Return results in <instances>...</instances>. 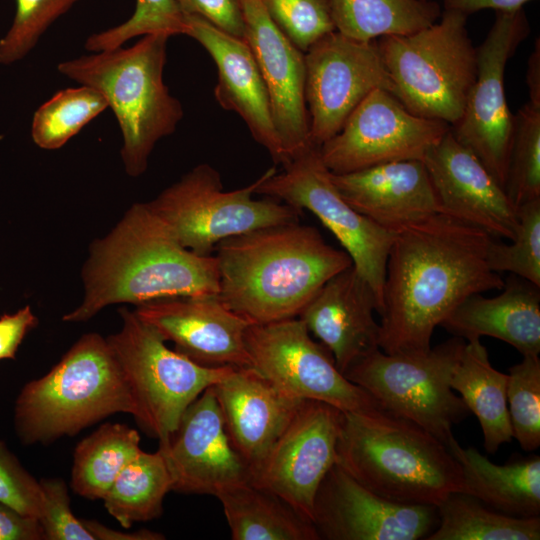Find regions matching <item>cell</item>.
I'll use <instances>...</instances> for the list:
<instances>
[{
	"instance_id": "6da1fadb",
	"label": "cell",
	"mask_w": 540,
	"mask_h": 540,
	"mask_svg": "<svg viewBox=\"0 0 540 540\" xmlns=\"http://www.w3.org/2000/svg\"><path fill=\"white\" fill-rule=\"evenodd\" d=\"M493 237L436 213L403 227L389 250L379 326L385 353H421L434 329L467 297L501 290L486 253Z\"/></svg>"
},
{
	"instance_id": "7a4b0ae2",
	"label": "cell",
	"mask_w": 540,
	"mask_h": 540,
	"mask_svg": "<svg viewBox=\"0 0 540 540\" xmlns=\"http://www.w3.org/2000/svg\"><path fill=\"white\" fill-rule=\"evenodd\" d=\"M82 280L84 298L63 321H87L116 303L137 306L219 292L216 256L184 248L147 203L133 204L106 236L91 244Z\"/></svg>"
},
{
	"instance_id": "3957f363",
	"label": "cell",
	"mask_w": 540,
	"mask_h": 540,
	"mask_svg": "<svg viewBox=\"0 0 540 540\" xmlns=\"http://www.w3.org/2000/svg\"><path fill=\"white\" fill-rule=\"evenodd\" d=\"M220 300L251 324L298 317L316 292L352 266L312 226H267L216 246Z\"/></svg>"
},
{
	"instance_id": "277c9868",
	"label": "cell",
	"mask_w": 540,
	"mask_h": 540,
	"mask_svg": "<svg viewBox=\"0 0 540 540\" xmlns=\"http://www.w3.org/2000/svg\"><path fill=\"white\" fill-rule=\"evenodd\" d=\"M377 495L438 506L463 492L461 468L445 444L386 410L343 411L336 462Z\"/></svg>"
},
{
	"instance_id": "5b68a950",
	"label": "cell",
	"mask_w": 540,
	"mask_h": 540,
	"mask_svg": "<svg viewBox=\"0 0 540 540\" xmlns=\"http://www.w3.org/2000/svg\"><path fill=\"white\" fill-rule=\"evenodd\" d=\"M169 38L147 34L131 47L92 52L57 66L65 77L105 97L121 129V158L132 177L146 171L156 143L173 134L184 115L163 80Z\"/></svg>"
},
{
	"instance_id": "8992f818",
	"label": "cell",
	"mask_w": 540,
	"mask_h": 540,
	"mask_svg": "<svg viewBox=\"0 0 540 540\" xmlns=\"http://www.w3.org/2000/svg\"><path fill=\"white\" fill-rule=\"evenodd\" d=\"M117 412L136 414L130 388L107 339L87 333L21 389L14 426L22 443H47Z\"/></svg>"
},
{
	"instance_id": "52a82bcc",
	"label": "cell",
	"mask_w": 540,
	"mask_h": 540,
	"mask_svg": "<svg viewBox=\"0 0 540 540\" xmlns=\"http://www.w3.org/2000/svg\"><path fill=\"white\" fill-rule=\"evenodd\" d=\"M467 18L444 9L426 28L376 40L394 95L411 113L450 127L461 118L477 74Z\"/></svg>"
},
{
	"instance_id": "ba28073f",
	"label": "cell",
	"mask_w": 540,
	"mask_h": 540,
	"mask_svg": "<svg viewBox=\"0 0 540 540\" xmlns=\"http://www.w3.org/2000/svg\"><path fill=\"white\" fill-rule=\"evenodd\" d=\"M466 341L452 338L421 353L388 354L376 349L344 376L368 392L387 412L406 419L443 444L470 411L450 386Z\"/></svg>"
},
{
	"instance_id": "9c48e42d",
	"label": "cell",
	"mask_w": 540,
	"mask_h": 540,
	"mask_svg": "<svg viewBox=\"0 0 540 540\" xmlns=\"http://www.w3.org/2000/svg\"><path fill=\"white\" fill-rule=\"evenodd\" d=\"M121 329L109 343L130 388L134 418L146 433L165 444L186 408L236 367H207L169 349L165 340L134 311L119 310Z\"/></svg>"
},
{
	"instance_id": "30bf717a",
	"label": "cell",
	"mask_w": 540,
	"mask_h": 540,
	"mask_svg": "<svg viewBox=\"0 0 540 540\" xmlns=\"http://www.w3.org/2000/svg\"><path fill=\"white\" fill-rule=\"evenodd\" d=\"M261 176L251 184L226 191L220 173L199 164L148 202L176 240L201 256L232 236L298 222L302 211L273 198L255 199Z\"/></svg>"
},
{
	"instance_id": "8fae6325",
	"label": "cell",
	"mask_w": 540,
	"mask_h": 540,
	"mask_svg": "<svg viewBox=\"0 0 540 540\" xmlns=\"http://www.w3.org/2000/svg\"><path fill=\"white\" fill-rule=\"evenodd\" d=\"M256 194L312 212L349 255L358 274L371 287L380 314L386 264L394 233L383 229L350 206L340 195L324 165L319 147L310 146L283 165L261 175Z\"/></svg>"
},
{
	"instance_id": "7c38bea8",
	"label": "cell",
	"mask_w": 540,
	"mask_h": 540,
	"mask_svg": "<svg viewBox=\"0 0 540 540\" xmlns=\"http://www.w3.org/2000/svg\"><path fill=\"white\" fill-rule=\"evenodd\" d=\"M245 343L250 367L294 397L322 401L341 411L382 408L343 375L331 352L312 339L299 317L251 324Z\"/></svg>"
},
{
	"instance_id": "4fadbf2b",
	"label": "cell",
	"mask_w": 540,
	"mask_h": 540,
	"mask_svg": "<svg viewBox=\"0 0 540 540\" xmlns=\"http://www.w3.org/2000/svg\"><path fill=\"white\" fill-rule=\"evenodd\" d=\"M529 34L523 8L495 13L493 25L476 48L477 74L464 111L450 127L456 140L475 154L504 189L514 130L504 75L509 59Z\"/></svg>"
},
{
	"instance_id": "5bb4252c",
	"label": "cell",
	"mask_w": 540,
	"mask_h": 540,
	"mask_svg": "<svg viewBox=\"0 0 540 540\" xmlns=\"http://www.w3.org/2000/svg\"><path fill=\"white\" fill-rule=\"evenodd\" d=\"M305 69L310 140L317 147L341 130L371 92L395 91L376 40L330 32L305 52Z\"/></svg>"
},
{
	"instance_id": "9a60e30c",
	"label": "cell",
	"mask_w": 540,
	"mask_h": 540,
	"mask_svg": "<svg viewBox=\"0 0 540 540\" xmlns=\"http://www.w3.org/2000/svg\"><path fill=\"white\" fill-rule=\"evenodd\" d=\"M450 129L411 113L391 92L376 89L349 115L341 130L319 147L333 174L403 160H422Z\"/></svg>"
},
{
	"instance_id": "2e32d148",
	"label": "cell",
	"mask_w": 540,
	"mask_h": 540,
	"mask_svg": "<svg viewBox=\"0 0 540 540\" xmlns=\"http://www.w3.org/2000/svg\"><path fill=\"white\" fill-rule=\"evenodd\" d=\"M342 413L328 403L305 399L251 470V482L281 497L313 522L316 491L336 462Z\"/></svg>"
},
{
	"instance_id": "e0dca14e",
	"label": "cell",
	"mask_w": 540,
	"mask_h": 540,
	"mask_svg": "<svg viewBox=\"0 0 540 540\" xmlns=\"http://www.w3.org/2000/svg\"><path fill=\"white\" fill-rule=\"evenodd\" d=\"M313 524L326 540H418L437 527L438 513L385 499L335 463L316 491Z\"/></svg>"
},
{
	"instance_id": "ac0fdd59",
	"label": "cell",
	"mask_w": 540,
	"mask_h": 540,
	"mask_svg": "<svg viewBox=\"0 0 540 540\" xmlns=\"http://www.w3.org/2000/svg\"><path fill=\"white\" fill-rule=\"evenodd\" d=\"M158 450L177 492L217 496L251 481L249 465L229 440L212 386L186 408L176 430Z\"/></svg>"
},
{
	"instance_id": "d6986e66",
	"label": "cell",
	"mask_w": 540,
	"mask_h": 540,
	"mask_svg": "<svg viewBox=\"0 0 540 540\" xmlns=\"http://www.w3.org/2000/svg\"><path fill=\"white\" fill-rule=\"evenodd\" d=\"M239 1L244 39L265 82L286 164L313 145L305 100V53L277 27L260 0Z\"/></svg>"
},
{
	"instance_id": "ffe728a7",
	"label": "cell",
	"mask_w": 540,
	"mask_h": 540,
	"mask_svg": "<svg viewBox=\"0 0 540 540\" xmlns=\"http://www.w3.org/2000/svg\"><path fill=\"white\" fill-rule=\"evenodd\" d=\"M439 212L479 228L494 238L512 240L518 218L506 191L483 163L449 129L422 159Z\"/></svg>"
},
{
	"instance_id": "44dd1931",
	"label": "cell",
	"mask_w": 540,
	"mask_h": 540,
	"mask_svg": "<svg viewBox=\"0 0 540 540\" xmlns=\"http://www.w3.org/2000/svg\"><path fill=\"white\" fill-rule=\"evenodd\" d=\"M136 315L175 350L207 367H250L245 336L251 325L216 295L164 298L136 306Z\"/></svg>"
},
{
	"instance_id": "7402d4cb",
	"label": "cell",
	"mask_w": 540,
	"mask_h": 540,
	"mask_svg": "<svg viewBox=\"0 0 540 540\" xmlns=\"http://www.w3.org/2000/svg\"><path fill=\"white\" fill-rule=\"evenodd\" d=\"M185 19L186 35L199 42L216 64V101L223 109L237 113L254 140L276 164L283 165L285 156L274 126L268 91L246 40L223 32L198 15L185 14Z\"/></svg>"
},
{
	"instance_id": "603a6c76",
	"label": "cell",
	"mask_w": 540,
	"mask_h": 540,
	"mask_svg": "<svg viewBox=\"0 0 540 540\" xmlns=\"http://www.w3.org/2000/svg\"><path fill=\"white\" fill-rule=\"evenodd\" d=\"M233 448L252 470L305 399L277 387L252 367H237L212 386Z\"/></svg>"
},
{
	"instance_id": "cb8c5ba5",
	"label": "cell",
	"mask_w": 540,
	"mask_h": 540,
	"mask_svg": "<svg viewBox=\"0 0 540 540\" xmlns=\"http://www.w3.org/2000/svg\"><path fill=\"white\" fill-rule=\"evenodd\" d=\"M375 311V295L352 265L325 282L298 317L344 374L357 360L380 349Z\"/></svg>"
},
{
	"instance_id": "d4e9b609",
	"label": "cell",
	"mask_w": 540,
	"mask_h": 540,
	"mask_svg": "<svg viewBox=\"0 0 540 540\" xmlns=\"http://www.w3.org/2000/svg\"><path fill=\"white\" fill-rule=\"evenodd\" d=\"M331 180L350 206L392 233L440 213L422 160L389 162L345 174L331 173Z\"/></svg>"
},
{
	"instance_id": "484cf974",
	"label": "cell",
	"mask_w": 540,
	"mask_h": 540,
	"mask_svg": "<svg viewBox=\"0 0 540 540\" xmlns=\"http://www.w3.org/2000/svg\"><path fill=\"white\" fill-rule=\"evenodd\" d=\"M539 288L512 274L499 295H470L440 325L465 341L489 336L513 346L522 356L539 355Z\"/></svg>"
},
{
	"instance_id": "4316f807",
	"label": "cell",
	"mask_w": 540,
	"mask_h": 540,
	"mask_svg": "<svg viewBox=\"0 0 540 540\" xmlns=\"http://www.w3.org/2000/svg\"><path fill=\"white\" fill-rule=\"evenodd\" d=\"M458 462L463 477V493L472 495L490 508L514 517L540 514V457L513 456L498 465L474 447L463 448L453 436L446 444Z\"/></svg>"
},
{
	"instance_id": "83f0119b",
	"label": "cell",
	"mask_w": 540,
	"mask_h": 540,
	"mask_svg": "<svg viewBox=\"0 0 540 540\" xmlns=\"http://www.w3.org/2000/svg\"><path fill=\"white\" fill-rule=\"evenodd\" d=\"M216 497L233 540H320L312 521L251 481L233 485Z\"/></svg>"
},
{
	"instance_id": "f1b7e54d",
	"label": "cell",
	"mask_w": 540,
	"mask_h": 540,
	"mask_svg": "<svg viewBox=\"0 0 540 540\" xmlns=\"http://www.w3.org/2000/svg\"><path fill=\"white\" fill-rule=\"evenodd\" d=\"M507 381L508 374L491 365L488 351L480 339L466 341L450 386L460 394L470 413L477 417L484 447L489 453H495L513 438L507 406Z\"/></svg>"
},
{
	"instance_id": "f546056e",
	"label": "cell",
	"mask_w": 540,
	"mask_h": 540,
	"mask_svg": "<svg viewBox=\"0 0 540 540\" xmlns=\"http://www.w3.org/2000/svg\"><path fill=\"white\" fill-rule=\"evenodd\" d=\"M336 31L360 41L406 35L439 20L436 0H331Z\"/></svg>"
},
{
	"instance_id": "4dcf8cb0",
	"label": "cell",
	"mask_w": 540,
	"mask_h": 540,
	"mask_svg": "<svg viewBox=\"0 0 540 540\" xmlns=\"http://www.w3.org/2000/svg\"><path fill=\"white\" fill-rule=\"evenodd\" d=\"M438 525L425 540H539L540 517L498 512L476 497L450 493L438 506Z\"/></svg>"
},
{
	"instance_id": "1f68e13d",
	"label": "cell",
	"mask_w": 540,
	"mask_h": 540,
	"mask_svg": "<svg viewBox=\"0 0 540 540\" xmlns=\"http://www.w3.org/2000/svg\"><path fill=\"white\" fill-rule=\"evenodd\" d=\"M135 429L105 423L78 443L74 452L71 486L78 495L103 499L127 463L140 451Z\"/></svg>"
},
{
	"instance_id": "d6a6232c",
	"label": "cell",
	"mask_w": 540,
	"mask_h": 540,
	"mask_svg": "<svg viewBox=\"0 0 540 540\" xmlns=\"http://www.w3.org/2000/svg\"><path fill=\"white\" fill-rule=\"evenodd\" d=\"M172 478L163 455L140 451L122 469L103 497L104 506L122 527L150 521L163 511Z\"/></svg>"
},
{
	"instance_id": "836d02e7",
	"label": "cell",
	"mask_w": 540,
	"mask_h": 540,
	"mask_svg": "<svg viewBox=\"0 0 540 540\" xmlns=\"http://www.w3.org/2000/svg\"><path fill=\"white\" fill-rule=\"evenodd\" d=\"M107 108L105 97L92 87L60 90L35 111L33 142L41 149H59Z\"/></svg>"
},
{
	"instance_id": "e575fe53",
	"label": "cell",
	"mask_w": 540,
	"mask_h": 540,
	"mask_svg": "<svg viewBox=\"0 0 540 540\" xmlns=\"http://www.w3.org/2000/svg\"><path fill=\"white\" fill-rule=\"evenodd\" d=\"M505 191L516 210L540 198V106L529 101L514 115Z\"/></svg>"
},
{
	"instance_id": "d590c367",
	"label": "cell",
	"mask_w": 540,
	"mask_h": 540,
	"mask_svg": "<svg viewBox=\"0 0 540 540\" xmlns=\"http://www.w3.org/2000/svg\"><path fill=\"white\" fill-rule=\"evenodd\" d=\"M518 227L510 244L492 238L486 259L496 272H510L540 287V198L517 208Z\"/></svg>"
},
{
	"instance_id": "8d00e7d4",
	"label": "cell",
	"mask_w": 540,
	"mask_h": 540,
	"mask_svg": "<svg viewBox=\"0 0 540 540\" xmlns=\"http://www.w3.org/2000/svg\"><path fill=\"white\" fill-rule=\"evenodd\" d=\"M507 406L513 437L524 451L540 446V359L523 356L509 368Z\"/></svg>"
},
{
	"instance_id": "74e56055",
	"label": "cell",
	"mask_w": 540,
	"mask_h": 540,
	"mask_svg": "<svg viewBox=\"0 0 540 540\" xmlns=\"http://www.w3.org/2000/svg\"><path fill=\"white\" fill-rule=\"evenodd\" d=\"M185 14L176 0H136L133 15L120 25L90 35L85 42L89 52L122 46L136 36L147 34L186 35Z\"/></svg>"
},
{
	"instance_id": "f35d334b",
	"label": "cell",
	"mask_w": 540,
	"mask_h": 540,
	"mask_svg": "<svg viewBox=\"0 0 540 540\" xmlns=\"http://www.w3.org/2000/svg\"><path fill=\"white\" fill-rule=\"evenodd\" d=\"M81 0H16L11 27L0 39V63L10 65L26 57L46 30Z\"/></svg>"
},
{
	"instance_id": "ab89813d",
	"label": "cell",
	"mask_w": 540,
	"mask_h": 540,
	"mask_svg": "<svg viewBox=\"0 0 540 540\" xmlns=\"http://www.w3.org/2000/svg\"><path fill=\"white\" fill-rule=\"evenodd\" d=\"M284 35L302 52L336 31L331 0H260Z\"/></svg>"
},
{
	"instance_id": "60d3db41",
	"label": "cell",
	"mask_w": 540,
	"mask_h": 540,
	"mask_svg": "<svg viewBox=\"0 0 540 540\" xmlns=\"http://www.w3.org/2000/svg\"><path fill=\"white\" fill-rule=\"evenodd\" d=\"M39 482L43 506L38 520L45 540H94L81 519L73 515L65 482L59 478H45Z\"/></svg>"
},
{
	"instance_id": "b9f144b4",
	"label": "cell",
	"mask_w": 540,
	"mask_h": 540,
	"mask_svg": "<svg viewBox=\"0 0 540 540\" xmlns=\"http://www.w3.org/2000/svg\"><path fill=\"white\" fill-rule=\"evenodd\" d=\"M0 502L17 512L39 519L43 494L37 481L0 440Z\"/></svg>"
},
{
	"instance_id": "7bdbcfd3",
	"label": "cell",
	"mask_w": 540,
	"mask_h": 540,
	"mask_svg": "<svg viewBox=\"0 0 540 540\" xmlns=\"http://www.w3.org/2000/svg\"><path fill=\"white\" fill-rule=\"evenodd\" d=\"M184 14H195L216 28L244 38V20L239 0H176Z\"/></svg>"
},
{
	"instance_id": "ee69618b",
	"label": "cell",
	"mask_w": 540,
	"mask_h": 540,
	"mask_svg": "<svg viewBox=\"0 0 540 540\" xmlns=\"http://www.w3.org/2000/svg\"><path fill=\"white\" fill-rule=\"evenodd\" d=\"M37 323L38 319L29 305L0 317V361L15 359L24 337Z\"/></svg>"
},
{
	"instance_id": "f6af8a7d",
	"label": "cell",
	"mask_w": 540,
	"mask_h": 540,
	"mask_svg": "<svg viewBox=\"0 0 540 540\" xmlns=\"http://www.w3.org/2000/svg\"><path fill=\"white\" fill-rule=\"evenodd\" d=\"M38 519L23 515L0 502V540H43Z\"/></svg>"
},
{
	"instance_id": "bcb514c9",
	"label": "cell",
	"mask_w": 540,
	"mask_h": 540,
	"mask_svg": "<svg viewBox=\"0 0 540 540\" xmlns=\"http://www.w3.org/2000/svg\"><path fill=\"white\" fill-rule=\"evenodd\" d=\"M531 0H443L444 9L456 10L467 16L483 9L514 12Z\"/></svg>"
},
{
	"instance_id": "7dc6e473",
	"label": "cell",
	"mask_w": 540,
	"mask_h": 540,
	"mask_svg": "<svg viewBox=\"0 0 540 540\" xmlns=\"http://www.w3.org/2000/svg\"><path fill=\"white\" fill-rule=\"evenodd\" d=\"M85 528L92 534L94 540H159L165 537L162 534L149 530H141L134 533H123L109 529L94 520L81 519Z\"/></svg>"
},
{
	"instance_id": "c3c4849f",
	"label": "cell",
	"mask_w": 540,
	"mask_h": 540,
	"mask_svg": "<svg viewBox=\"0 0 540 540\" xmlns=\"http://www.w3.org/2000/svg\"><path fill=\"white\" fill-rule=\"evenodd\" d=\"M526 82L529 102L540 106V42L535 40L534 49L528 58Z\"/></svg>"
}]
</instances>
